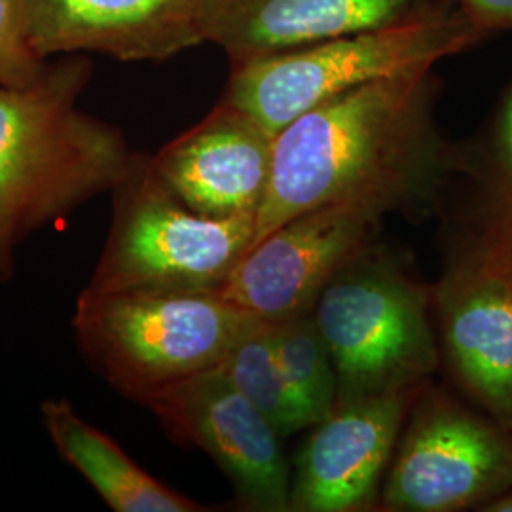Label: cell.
<instances>
[{
    "label": "cell",
    "mask_w": 512,
    "mask_h": 512,
    "mask_svg": "<svg viewBox=\"0 0 512 512\" xmlns=\"http://www.w3.org/2000/svg\"><path fill=\"white\" fill-rule=\"evenodd\" d=\"M418 395L344 404L319 421L294 461L291 511H370Z\"/></svg>",
    "instance_id": "cell-12"
},
{
    "label": "cell",
    "mask_w": 512,
    "mask_h": 512,
    "mask_svg": "<svg viewBox=\"0 0 512 512\" xmlns=\"http://www.w3.org/2000/svg\"><path fill=\"white\" fill-rule=\"evenodd\" d=\"M110 194L112 222L90 293H219L253 245L255 215L211 219L192 211L152 156L131 154Z\"/></svg>",
    "instance_id": "cell-4"
},
{
    "label": "cell",
    "mask_w": 512,
    "mask_h": 512,
    "mask_svg": "<svg viewBox=\"0 0 512 512\" xmlns=\"http://www.w3.org/2000/svg\"><path fill=\"white\" fill-rule=\"evenodd\" d=\"M433 97V65H423L332 97L281 129L253 243L330 203L427 215L454 165Z\"/></svg>",
    "instance_id": "cell-1"
},
{
    "label": "cell",
    "mask_w": 512,
    "mask_h": 512,
    "mask_svg": "<svg viewBox=\"0 0 512 512\" xmlns=\"http://www.w3.org/2000/svg\"><path fill=\"white\" fill-rule=\"evenodd\" d=\"M480 511L512 512V488L501 495H497L492 501H488L484 507H480Z\"/></svg>",
    "instance_id": "cell-22"
},
{
    "label": "cell",
    "mask_w": 512,
    "mask_h": 512,
    "mask_svg": "<svg viewBox=\"0 0 512 512\" xmlns=\"http://www.w3.org/2000/svg\"><path fill=\"white\" fill-rule=\"evenodd\" d=\"M511 488V431L425 385L387 475L384 509L480 511Z\"/></svg>",
    "instance_id": "cell-7"
},
{
    "label": "cell",
    "mask_w": 512,
    "mask_h": 512,
    "mask_svg": "<svg viewBox=\"0 0 512 512\" xmlns=\"http://www.w3.org/2000/svg\"><path fill=\"white\" fill-rule=\"evenodd\" d=\"M484 37L486 33L456 8L437 18L329 38L232 65L222 99L277 135L332 97L435 65Z\"/></svg>",
    "instance_id": "cell-6"
},
{
    "label": "cell",
    "mask_w": 512,
    "mask_h": 512,
    "mask_svg": "<svg viewBox=\"0 0 512 512\" xmlns=\"http://www.w3.org/2000/svg\"><path fill=\"white\" fill-rule=\"evenodd\" d=\"M433 302L452 374L512 433V266L473 236L448 264Z\"/></svg>",
    "instance_id": "cell-10"
},
{
    "label": "cell",
    "mask_w": 512,
    "mask_h": 512,
    "mask_svg": "<svg viewBox=\"0 0 512 512\" xmlns=\"http://www.w3.org/2000/svg\"><path fill=\"white\" fill-rule=\"evenodd\" d=\"M46 65L27 37L21 0H0V88L29 84Z\"/></svg>",
    "instance_id": "cell-18"
},
{
    "label": "cell",
    "mask_w": 512,
    "mask_h": 512,
    "mask_svg": "<svg viewBox=\"0 0 512 512\" xmlns=\"http://www.w3.org/2000/svg\"><path fill=\"white\" fill-rule=\"evenodd\" d=\"M459 0H202L200 33L232 65L329 38L437 18Z\"/></svg>",
    "instance_id": "cell-11"
},
{
    "label": "cell",
    "mask_w": 512,
    "mask_h": 512,
    "mask_svg": "<svg viewBox=\"0 0 512 512\" xmlns=\"http://www.w3.org/2000/svg\"><path fill=\"white\" fill-rule=\"evenodd\" d=\"M459 8L486 35L512 29V0H459Z\"/></svg>",
    "instance_id": "cell-21"
},
{
    "label": "cell",
    "mask_w": 512,
    "mask_h": 512,
    "mask_svg": "<svg viewBox=\"0 0 512 512\" xmlns=\"http://www.w3.org/2000/svg\"><path fill=\"white\" fill-rule=\"evenodd\" d=\"M274 137L251 114L222 99L152 162L164 183L203 217H256L270 183Z\"/></svg>",
    "instance_id": "cell-13"
},
{
    "label": "cell",
    "mask_w": 512,
    "mask_h": 512,
    "mask_svg": "<svg viewBox=\"0 0 512 512\" xmlns=\"http://www.w3.org/2000/svg\"><path fill=\"white\" fill-rule=\"evenodd\" d=\"M219 370L281 437L317 425L310 408L296 395L279 366L270 321L262 319L245 332Z\"/></svg>",
    "instance_id": "cell-16"
},
{
    "label": "cell",
    "mask_w": 512,
    "mask_h": 512,
    "mask_svg": "<svg viewBox=\"0 0 512 512\" xmlns=\"http://www.w3.org/2000/svg\"><path fill=\"white\" fill-rule=\"evenodd\" d=\"M167 435L219 465L245 511H291V469L281 435L219 368L164 389L147 404Z\"/></svg>",
    "instance_id": "cell-9"
},
{
    "label": "cell",
    "mask_w": 512,
    "mask_h": 512,
    "mask_svg": "<svg viewBox=\"0 0 512 512\" xmlns=\"http://www.w3.org/2000/svg\"><path fill=\"white\" fill-rule=\"evenodd\" d=\"M484 186L486 205L512 209V90L507 95L488 145Z\"/></svg>",
    "instance_id": "cell-19"
},
{
    "label": "cell",
    "mask_w": 512,
    "mask_h": 512,
    "mask_svg": "<svg viewBox=\"0 0 512 512\" xmlns=\"http://www.w3.org/2000/svg\"><path fill=\"white\" fill-rule=\"evenodd\" d=\"M202 0H21L27 37L42 59L97 52L165 61L203 44Z\"/></svg>",
    "instance_id": "cell-14"
},
{
    "label": "cell",
    "mask_w": 512,
    "mask_h": 512,
    "mask_svg": "<svg viewBox=\"0 0 512 512\" xmlns=\"http://www.w3.org/2000/svg\"><path fill=\"white\" fill-rule=\"evenodd\" d=\"M385 215L376 205L330 203L285 220L249 247L219 294L266 321L308 313L330 281L372 247Z\"/></svg>",
    "instance_id": "cell-8"
},
{
    "label": "cell",
    "mask_w": 512,
    "mask_h": 512,
    "mask_svg": "<svg viewBox=\"0 0 512 512\" xmlns=\"http://www.w3.org/2000/svg\"><path fill=\"white\" fill-rule=\"evenodd\" d=\"M475 238L512 266V209L486 205Z\"/></svg>",
    "instance_id": "cell-20"
},
{
    "label": "cell",
    "mask_w": 512,
    "mask_h": 512,
    "mask_svg": "<svg viewBox=\"0 0 512 512\" xmlns=\"http://www.w3.org/2000/svg\"><path fill=\"white\" fill-rule=\"evenodd\" d=\"M40 416L59 456L86 478L116 512H202V503L175 492L135 463L107 433L65 399H46Z\"/></svg>",
    "instance_id": "cell-15"
},
{
    "label": "cell",
    "mask_w": 512,
    "mask_h": 512,
    "mask_svg": "<svg viewBox=\"0 0 512 512\" xmlns=\"http://www.w3.org/2000/svg\"><path fill=\"white\" fill-rule=\"evenodd\" d=\"M279 366L317 423L327 420L338 403V378L327 342L313 313L270 321Z\"/></svg>",
    "instance_id": "cell-17"
},
{
    "label": "cell",
    "mask_w": 512,
    "mask_h": 512,
    "mask_svg": "<svg viewBox=\"0 0 512 512\" xmlns=\"http://www.w3.org/2000/svg\"><path fill=\"white\" fill-rule=\"evenodd\" d=\"M433 293L368 247L319 294L313 319L338 378V406L420 393L439 368Z\"/></svg>",
    "instance_id": "cell-5"
},
{
    "label": "cell",
    "mask_w": 512,
    "mask_h": 512,
    "mask_svg": "<svg viewBox=\"0 0 512 512\" xmlns=\"http://www.w3.org/2000/svg\"><path fill=\"white\" fill-rule=\"evenodd\" d=\"M262 321L219 293H90L74 308L86 363L129 401L152 397L219 368L239 338Z\"/></svg>",
    "instance_id": "cell-3"
},
{
    "label": "cell",
    "mask_w": 512,
    "mask_h": 512,
    "mask_svg": "<svg viewBox=\"0 0 512 512\" xmlns=\"http://www.w3.org/2000/svg\"><path fill=\"white\" fill-rule=\"evenodd\" d=\"M90 74L71 57L0 88V283L25 239L110 192L128 167L122 131L78 107Z\"/></svg>",
    "instance_id": "cell-2"
}]
</instances>
